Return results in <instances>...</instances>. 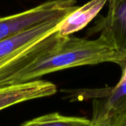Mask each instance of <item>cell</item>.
I'll return each mask as SVG.
<instances>
[{"mask_svg":"<svg viewBox=\"0 0 126 126\" xmlns=\"http://www.w3.org/2000/svg\"><path fill=\"white\" fill-rule=\"evenodd\" d=\"M114 63L122 70L118 83L112 87L83 89L64 92L72 101L93 99V124L104 119L110 121L126 113V55L119 56Z\"/></svg>","mask_w":126,"mask_h":126,"instance_id":"7a4b0ae2","label":"cell"},{"mask_svg":"<svg viewBox=\"0 0 126 126\" xmlns=\"http://www.w3.org/2000/svg\"><path fill=\"white\" fill-rule=\"evenodd\" d=\"M117 57L101 35L96 39L63 36L56 30L0 66V88L35 80L69 68L114 63Z\"/></svg>","mask_w":126,"mask_h":126,"instance_id":"6da1fadb","label":"cell"},{"mask_svg":"<svg viewBox=\"0 0 126 126\" xmlns=\"http://www.w3.org/2000/svg\"><path fill=\"white\" fill-rule=\"evenodd\" d=\"M108 2V12L100 19L95 30L112 46L118 57L126 55V0Z\"/></svg>","mask_w":126,"mask_h":126,"instance_id":"277c9868","label":"cell"},{"mask_svg":"<svg viewBox=\"0 0 126 126\" xmlns=\"http://www.w3.org/2000/svg\"><path fill=\"white\" fill-rule=\"evenodd\" d=\"M63 20L47 21L14 36L0 41V66L28 47L55 31Z\"/></svg>","mask_w":126,"mask_h":126,"instance_id":"5b68a950","label":"cell"},{"mask_svg":"<svg viewBox=\"0 0 126 126\" xmlns=\"http://www.w3.org/2000/svg\"><path fill=\"white\" fill-rule=\"evenodd\" d=\"M78 7L76 0H49L30 10L0 18V41L43 23L63 20Z\"/></svg>","mask_w":126,"mask_h":126,"instance_id":"3957f363","label":"cell"},{"mask_svg":"<svg viewBox=\"0 0 126 126\" xmlns=\"http://www.w3.org/2000/svg\"><path fill=\"white\" fill-rule=\"evenodd\" d=\"M56 92L57 87L54 83L42 80L1 87L0 111L24 101L53 95Z\"/></svg>","mask_w":126,"mask_h":126,"instance_id":"8992f818","label":"cell"},{"mask_svg":"<svg viewBox=\"0 0 126 126\" xmlns=\"http://www.w3.org/2000/svg\"><path fill=\"white\" fill-rule=\"evenodd\" d=\"M110 122V126H126V113Z\"/></svg>","mask_w":126,"mask_h":126,"instance_id":"9c48e42d","label":"cell"},{"mask_svg":"<svg viewBox=\"0 0 126 126\" xmlns=\"http://www.w3.org/2000/svg\"><path fill=\"white\" fill-rule=\"evenodd\" d=\"M21 126H94V124L92 120L67 117L55 112L27 121Z\"/></svg>","mask_w":126,"mask_h":126,"instance_id":"ba28073f","label":"cell"},{"mask_svg":"<svg viewBox=\"0 0 126 126\" xmlns=\"http://www.w3.org/2000/svg\"><path fill=\"white\" fill-rule=\"evenodd\" d=\"M111 126V122L109 119H104L103 120L99 121L98 123H95L94 126Z\"/></svg>","mask_w":126,"mask_h":126,"instance_id":"30bf717a","label":"cell"},{"mask_svg":"<svg viewBox=\"0 0 126 126\" xmlns=\"http://www.w3.org/2000/svg\"><path fill=\"white\" fill-rule=\"evenodd\" d=\"M109 0H90L71 12L58 26V32L69 36L83 30L100 12Z\"/></svg>","mask_w":126,"mask_h":126,"instance_id":"52a82bcc","label":"cell"}]
</instances>
